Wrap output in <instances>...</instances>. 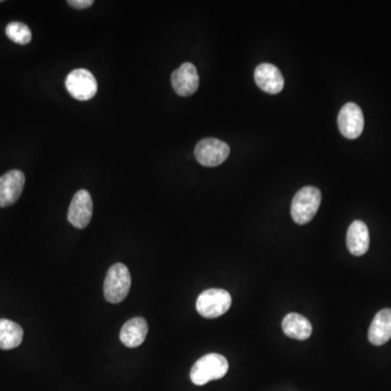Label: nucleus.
Segmentation results:
<instances>
[{
  "mask_svg": "<svg viewBox=\"0 0 391 391\" xmlns=\"http://www.w3.org/2000/svg\"><path fill=\"white\" fill-rule=\"evenodd\" d=\"M228 362L222 354L209 353L200 358L190 370V380L197 386H204L211 380H221L226 375Z\"/></svg>",
  "mask_w": 391,
  "mask_h": 391,
  "instance_id": "nucleus-1",
  "label": "nucleus"
},
{
  "mask_svg": "<svg viewBox=\"0 0 391 391\" xmlns=\"http://www.w3.org/2000/svg\"><path fill=\"white\" fill-rule=\"evenodd\" d=\"M321 202H322V194L319 188L313 186L301 188L292 199V220L300 225L310 222L319 211Z\"/></svg>",
  "mask_w": 391,
  "mask_h": 391,
  "instance_id": "nucleus-2",
  "label": "nucleus"
},
{
  "mask_svg": "<svg viewBox=\"0 0 391 391\" xmlns=\"http://www.w3.org/2000/svg\"><path fill=\"white\" fill-rule=\"evenodd\" d=\"M132 284L128 266L116 263L110 268L104 280V298L110 304H120L128 297Z\"/></svg>",
  "mask_w": 391,
  "mask_h": 391,
  "instance_id": "nucleus-3",
  "label": "nucleus"
},
{
  "mask_svg": "<svg viewBox=\"0 0 391 391\" xmlns=\"http://www.w3.org/2000/svg\"><path fill=\"white\" fill-rule=\"evenodd\" d=\"M232 306V297L224 290H204L197 299L198 313L206 319H216L222 316Z\"/></svg>",
  "mask_w": 391,
  "mask_h": 391,
  "instance_id": "nucleus-4",
  "label": "nucleus"
},
{
  "mask_svg": "<svg viewBox=\"0 0 391 391\" xmlns=\"http://www.w3.org/2000/svg\"><path fill=\"white\" fill-rule=\"evenodd\" d=\"M65 87L70 95L79 101H86L95 97L98 85L94 75L86 69H77L67 75Z\"/></svg>",
  "mask_w": 391,
  "mask_h": 391,
  "instance_id": "nucleus-5",
  "label": "nucleus"
},
{
  "mask_svg": "<svg viewBox=\"0 0 391 391\" xmlns=\"http://www.w3.org/2000/svg\"><path fill=\"white\" fill-rule=\"evenodd\" d=\"M231 149L224 141L216 138H204L194 148V157L204 167H218L228 158Z\"/></svg>",
  "mask_w": 391,
  "mask_h": 391,
  "instance_id": "nucleus-6",
  "label": "nucleus"
},
{
  "mask_svg": "<svg viewBox=\"0 0 391 391\" xmlns=\"http://www.w3.org/2000/svg\"><path fill=\"white\" fill-rule=\"evenodd\" d=\"M93 210V199L91 194L85 189L79 190L70 204L67 220L77 228H85L91 222Z\"/></svg>",
  "mask_w": 391,
  "mask_h": 391,
  "instance_id": "nucleus-7",
  "label": "nucleus"
},
{
  "mask_svg": "<svg viewBox=\"0 0 391 391\" xmlns=\"http://www.w3.org/2000/svg\"><path fill=\"white\" fill-rule=\"evenodd\" d=\"M338 128L346 138L356 139L364 128V116L361 108L353 102H348L338 114Z\"/></svg>",
  "mask_w": 391,
  "mask_h": 391,
  "instance_id": "nucleus-8",
  "label": "nucleus"
},
{
  "mask_svg": "<svg viewBox=\"0 0 391 391\" xmlns=\"http://www.w3.org/2000/svg\"><path fill=\"white\" fill-rule=\"evenodd\" d=\"M26 175L20 170H11L0 177V206H12L21 197Z\"/></svg>",
  "mask_w": 391,
  "mask_h": 391,
  "instance_id": "nucleus-9",
  "label": "nucleus"
},
{
  "mask_svg": "<svg viewBox=\"0 0 391 391\" xmlns=\"http://www.w3.org/2000/svg\"><path fill=\"white\" fill-rule=\"evenodd\" d=\"M172 86L177 95L188 97L197 92L199 87V75L192 63H183L172 73Z\"/></svg>",
  "mask_w": 391,
  "mask_h": 391,
  "instance_id": "nucleus-10",
  "label": "nucleus"
},
{
  "mask_svg": "<svg viewBox=\"0 0 391 391\" xmlns=\"http://www.w3.org/2000/svg\"><path fill=\"white\" fill-rule=\"evenodd\" d=\"M255 81L261 91L272 95L280 93L285 85L280 69L271 63H261L255 67Z\"/></svg>",
  "mask_w": 391,
  "mask_h": 391,
  "instance_id": "nucleus-11",
  "label": "nucleus"
},
{
  "mask_svg": "<svg viewBox=\"0 0 391 391\" xmlns=\"http://www.w3.org/2000/svg\"><path fill=\"white\" fill-rule=\"evenodd\" d=\"M347 246L350 253L356 257H361L368 253L370 247V233L368 226L362 221H354L347 232Z\"/></svg>",
  "mask_w": 391,
  "mask_h": 391,
  "instance_id": "nucleus-12",
  "label": "nucleus"
},
{
  "mask_svg": "<svg viewBox=\"0 0 391 391\" xmlns=\"http://www.w3.org/2000/svg\"><path fill=\"white\" fill-rule=\"evenodd\" d=\"M148 334V324L143 317H134L123 325L120 341L128 348L139 347L144 343Z\"/></svg>",
  "mask_w": 391,
  "mask_h": 391,
  "instance_id": "nucleus-13",
  "label": "nucleus"
},
{
  "mask_svg": "<svg viewBox=\"0 0 391 391\" xmlns=\"http://www.w3.org/2000/svg\"><path fill=\"white\" fill-rule=\"evenodd\" d=\"M391 338V309L380 310L368 329V341L372 345L382 346Z\"/></svg>",
  "mask_w": 391,
  "mask_h": 391,
  "instance_id": "nucleus-14",
  "label": "nucleus"
},
{
  "mask_svg": "<svg viewBox=\"0 0 391 391\" xmlns=\"http://www.w3.org/2000/svg\"><path fill=\"white\" fill-rule=\"evenodd\" d=\"M282 331L290 338L306 341L312 334L310 321L298 313H290L282 319Z\"/></svg>",
  "mask_w": 391,
  "mask_h": 391,
  "instance_id": "nucleus-15",
  "label": "nucleus"
},
{
  "mask_svg": "<svg viewBox=\"0 0 391 391\" xmlns=\"http://www.w3.org/2000/svg\"><path fill=\"white\" fill-rule=\"evenodd\" d=\"M23 329L10 319H0V349L11 350L19 347L23 341Z\"/></svg>",
  "mask_w": 391,
  "mask_h": 391,
  "instance_id": "nucleus-16",
  "label": "nucleus"
},
{
  "mask_svg": "<svg viewBox=\"0 0 391 391\" xmlns=\"http://www.w3.org/2000/svg\"><path fill=\"white\" fill-rule=\"evenodd\" d=\"M6 35L12 42L19 45H28L32 40L30 28L21 22H10L6 28Z\"/></svg>",
  "mask_w": 391,
  "mask_h": 391,
  "instance_id": "nucleus-17",
  "label": "nucleus"
},
{
  "mask_svg": "<svg viewBox=\"0 0 391 391\" xmlns=\"http://www.w3.org/2000/svg\"><path fill=\"white\" fill-rule=\"evenodd\" d=\"M67 4L77 9H86V8L94 5V1L93 0H69Z\"/></svg>",
  "mask_w": 391,
  "mask_h": 391,
  "instance_id": "nucleus-18",
  "label": "nucleus"
},
{
  "mask_svg": "<svg viewBox=\"0 0 391 391\" xmlns=\"http://www.w3.org/2000/svg\"><path fill=\"white\" fill-rule=\"evenodd\" d=\"M0 3H1V1H0Z\"/></svg>",
  "mask_w": 391,
  "mask_h": 391,
  "instance_id": "nucleus-19",
  "label": "nucleus"
}]
</instances>
